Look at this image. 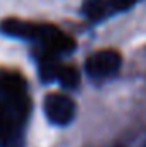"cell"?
Here are the masks:
<instances>
[{
	"instance_id": "obj_1",
	"label": "cell",
	"mask_w": 146,
	"mask_h": 147,
	"mask_svg": "<svg viewBox=\"0 0 146 147\" xmlns=\"http://www.w3.org/2000/svg\"><path fill=\"white\" fill-rule=\"evenodd\" d=\"M43 110L46 118L55 125H67L71 123L76 115V106L71 98L64 94H48L43 103Z\"/></svg>"
},
{
	"instance_id": "obj_2",
	"label": "cell",
	"mask_w": 146,
	"mask_h": 147,
	"mask_svg": "<svg viewBox=\"0 0 146 147\" xmlns=\"http://www.w3.org/2000/svg\"><path fill=\"white\" fill-rule=\"evenodd\" d=\"M120 63H122L120 55L115 50H103L91 55L86 60V72L95 79L108 77L120 69Z\"/></svg>"
},
{
	"instance_id": "obj_3",
	"label": "cell",
	"mask_w": 146,
	"mask_h": 147,
	"mask_svg": "<svg viewBox=\"0 0 146 147\" xmlns=\"http://www.w3.org/2000/svg\"><path fill=\"white\" fill-rule=\"evenodd\" d=\"M26 91V80L17 72H0V96L12 105L21 103Z\"/></svg>"
},
{
	"instance_id": "obj_4",
	"label": "cell",
	"mask_w": 146,
	"mask_h": 147,
	"mask_svg": "<svg viewBox=\"0 0 146 147\" xmlns=\"http://www.w3.org/2000/svg\"><path fill=\"white\" fill-rule=\"evenodd\" d=\"M40 39L50 48V51H55V53H67V51H72L76 43L69 34L62 33L60 29L53 28V26H46L43 24V29H41V34Z\"/></svg>"
},
{
	"instance_id": "obj_5",
	"label": "cell",
	"mask_w": 146,
	"mask_h": 147,
	"mask_svg": "<svg viewBox=\"0 0 146 147\" xmlns=\"http://www.w3.org/2000/svg\"><path fill=\"white\" fill-rule=\"evenodd\" d=\"M0 29L16 38H24V39H40L43 24H35L29 21H19V19H5L0 24Z\"/></svg>"
},
{
	"instance_id": "obj_6",
	"label": "cell",
	"mask_w": 146,
	"mask_h": 147,
	"mask_svg": "<svg viewBox=\"0 0 146 147\" xmlns=\"http://www.w3.org/2000/svg\"><path fill=\"white\" fill-rule=\"evenodd\" d=\"M105 10H107L105 0H84L83 2V14L91 21H96V19L103 17Z\"/></svg>"
},
{
	"instance_id": "obj_7",
	"label": "cell",
	"mask_w": 146,
	"mask_h": 147,
	"mask_svg": "<svg viewBox=\"0 0 146 147\" xmlns=\"http://www.w3.org/2000/svg\"><path fill=\"white\" fill-rule=\"evenodd\" d=\"M57 79L64 87L71 89V87H76L79 84V72L74 67H60L59 74H57Z\"/></svg>"
},
{
	"instance_id": "obj_8",
	"label": "cell",
	"mask_w": 146,
	"mask_h": 147,
	"mask_svg": "<svg viewBox=\"0 0 146 147\" xmlns=\"http://www.w3.org/2000/svg\"><path fill=\"white\" fill-rule=\"evenodd\" d=\"M59 69H60V65L53 58H41V62H40V74L45 80L57 79Z\"/></svg>"
},
{
	"instance_id": "obj_9",
	"label": "cell",
	"mask_w": 146,
	"mask_h": 147,
	"mask_svg": "<svg viewBox=\"0 0 146 147\" xmlns=\"http://www.w3.org/2000/svg\"><path fill=\"white\" fill-rule=\"evenodd\" d=\"M7 128H9V120H7V116H5V110H3L2 105H0V139L5 137Z\"/></svg>"
},
{
	"instance_id": "obj_10",
	"label": "cell",
	"mask_w": 146,
	"mask_h": 147,
	"mask_svg": "<svg viewBox=\"0 0 146 147\" xmlns=\"http://www.w3.org/2000/svg\"><path fill=\"white\" fill-rule=\"evenodd\" d=\"M132 2H134V0H110V3H112L115 9H119V10L129 9V7L132 5Z\"/></svg>"
}]
</instances>
